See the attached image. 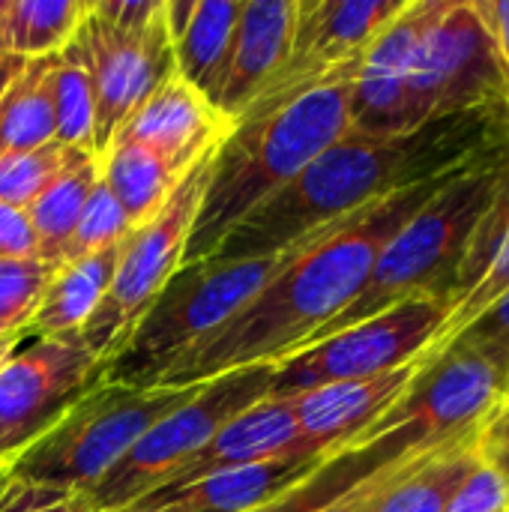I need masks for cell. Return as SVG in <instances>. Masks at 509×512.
<instances>
[{
	"label": "cell",
	"mask_w": 509,
	"mask_h": 512,
	"mask_svg": "<svg viewBox=\"0 0 509 512\" xmlns=\"http://www.w3.org/2000/svg\"><path fill=\"white\" fill-rule=\"evenodd\" d=\"M288 252L246 261L204 258L183 264L132 330L102 381L156 387L177 363L207 345L282 270Z\"/></svg>",
	"instance_id": "4"
},
{
	"label": "cell",
	"mask_w": 509,
	"mask_h": 512,
	"mask_svg": "<svg viewBox=\"0 0 509 512\" xmlns=\"http://www.w3.org/2000/svg\"><path fill=\"white\" fill-rule=\"evenodd\" d=\"M276 366H246L225 372L195 387V393L147 429V435L126 453V459L87 492L96 512L123 510L168 480L237 414L267 399Z\"/></svg>",
	"instance_id": "7"
},
{
	"label": "cell",
	"mask_w": 509,
	"mask_h": 512,
	"mask_svg": "<svg viewBox=\"0 0 509 512\" xmlns=\"http://www.w3.org/2000/svg\"><path fill=\"white\" fill-rule=\"evenodd\" d=\"M99 171L132 228L150 222L183 177L156 150L123 138H117L99 159Z\"/></svg>",
	"instance_id": "22"
},
{
	"label": "cell",
	"mask_w": 509,
	"mask_h": 512,
	"mask_svg": "<svg viewBox=\"0 0 509 512\" xmlns=\"http://www.w3.org/2000/svg\"><path fill=\"white\" fill-rule=\"evenodd\" d=\"M504 150H509V105L450 114L390 138L348 129L300 177L234 225L210 258L282 255L384 195L456 174Z\"/></svg>",
	"instance_id": "1"
},
{
	"label": "cell",
	"mask_w": 509,
	"mask_h": 512,
	"mask_svg": "<svg viewBox=\"0 0 509 512\" xmlns=\"http://www.w3.org/2000/svg\"><path fill=\"white\" fill-rule=\"evenodd\" d=\"M54 141V54L27 60L0 99V156Z\"/></svg>",
	"instance_id": "26"
},
{
	"label": "cell",
	"mask_w": 509,
	"mask_h": 512,
	"mask_svg": "<svg viewBox=\"0 0 509 512\" xmlns=\"http://www.w3.org/2000/svg\"><path fill=\"white\" fill-rule=\"evenodd\" d=\"M240 9V0H198L186 27L174 36V72L186 84H192L210 105Z\"/></svg>",
	"instance_id": "25"
},
{
	"label": "cell",
	"mask_w": 509,
	"mask_h": 512,
	"mask_svg": "<svg viewBox=\"0 0 509 512\" xmlns=\"http://www.w3.org/2000/svg\"><path fill=\"white\" fill-rule=\"evenodd\" d=\"M195 387H123L99 381L42 438L9 462L6 477L54 492L87 495L126 459L147 429L180 408Z\"/></svg>",
	"instance_id": "5"
},
{
	"label": "cell",
	"mask_w": 509,
	"mask_h": 512,
	"mask_svg": "<svg viewBox=\"0 0 509 512\" xmlns=\"http://www.w3.org/2000/svg\"><path fill=\"white\" fill-rule=\"evenodd\" d=\"M54 141L93 153V93L78 30L54 54Z\"/></svg>",
	"instance_id": "28"
},
{
	"label": "cell",
	"mask_w": 509,
	"mask_h": 512,
	"mask_svg": "<svg viewBox=\"0 0 509 512\" xmlns=\"http://www.w3.org/2000/svg\"><path fill=\"white\" fill-rule=\"evenodd\" d=\"M509 510V480L486 459L462 480L450 498L447 512H504Z\"/></svg>",
	"instance_id": "34"
},
{
	"label": "cell",
	"mask_w": 509,
	"mask_h": 512,
	"mask_svg": "<svg viewBox=\"0 0 509 512\" xmlns=\"http://www.w3.org/2000/svg\"><path fill=\"white\" fill-rule=\"evenodd\" d=\"M24 57H15V54H0V99L3 93L9 90V84L18 78V72L24 69Z\"/></svg>",
	"instance_id": "41"
},
{
	"label": "cell",
	"mask_w": 509,
	"mask_h": 512,
	"mask_svg": "<svg viewBox=\"0 0 509 512\" xmlns=\"http://www.w3.org/2000/svg\"><path fill=\"white\" fill-rule=\"evenodd\" d=\"M129 231H132V222L126 219V213L120 210V204L114 201V195L102 183V171H99V183L93 186V192H90V198L78 216V225L66 243L63 264L87 258L93 252H102L111 246H120L129 237Z\"/></svg>",
	"instance_id": "32"
},
{
	"label": "cell",
	"mask_w": 509,
	"mask_h": 512,
	"mask_svg": "<svg viewBox=\"0 0 509 512\" xmlns=\"http://www.w3.org/2000/svg\"><path fill=\"white\" fill-rule=\"evenodd\" d=\"M102 381L81 336L33 339L0 366V450L12 462Z\"/></svg>",
	"instance_id": "13"
},
{
	"label": "cell",
	"mask_w": 509,
	"mask_h": 512,
	"mask_svg": "<svg viewBox=\"0 0 509 512\" xmlns=\"http://www.w3.org/2000/svg\"><path fill=\"white\" fill-rule=\"evenodd\" d=\"M54 270L57 267L42 258L0 261V336L27 330Z\"/></svg>",
	"instance_id": "31"
},
{
	"label": "cell",
	"mask_w": 509,
	"mask_h": 512,
	"mask_svg": "<svg viewBox=\"0 0 509 512\" xmlns=\"http://www.w3.org/2000/svg\"><path fill=\"white\" fill-rule=\"evenodd\" d=\"M480 456H483V459H486L492 468H498V471H501V474H504V477L509 480V450H498V453H480Z\"/></svg>",
	"instance_id": "44"
},
{
	"label": "cell",
	"mask_w": 509,
	"mask_h": 512,
	"mask_svg": "<svg viewBox=\"0 0 509 512\" xmlns=\"http://www.w3.org/2000/svg\"><path fill=\"white\" fill-rule=\"evenodd\" d=\"M300 18V0H243L213 108L237 123L261 87L285 63Z\"/></svg>",
	"instance_id": "15"
},
{
	"label": "cell",
	"mask_w": 509,
	"mask_h": 512,
	"mask_svg": "<svg viewBox=\"0 0 509 512\" xmlns=\"http://www.w3.org/2000/svg\"><path fill=\"white\" fill-rule=\"evenodd\" d=\"M450 306L444 300H405L327 339H318L276 366L270 396H300L342 381H366L396 372L426 354Z\"/></svg>",
	"instance_id": "9"
},
{
	"label": "cell",
	"mask_w": 509,
	"mask_h": 512,
	"mask_svg": "<svg viewBox=\"0 0 509 512\" xmlns=\"http://www.w3.org/2000/svg\"><path fill=\"white\" fill-rule=\"evenodd\" d=\"M27 339V330H18V333H6V336H0V366L21 348V342Z\"/></svg>",
	"instance_id": "42"
},
{
	"label": "cell",
	"mask_w": 509,
	"mask_h": 512,
	"mask_svg": "<svg viewBox=\"0 0 509 512\" xmlns=\"http://www.w3.org/2000/svg\"><path fill=\"white\" fill-rule=\"evenodd\" d=\"M231 132V120L222 117L192 84L171 72L120 126L114 135L123 141H138L156 150L174 171L186 174L192 162L219 144ZM111 141V144H114Z\"/></svg>",
	"instance_id": "17"
},
{
	"label": "cell",
	"mask_w": 509,
	"mask_h": 512,
	"mask_svg": "<svg viewBox=\"0 0 509 512\" xmlns=\"http://www.w3.org/2000/svg\"><path fill=\"white\" fill-rule=\"evenodd\" d=\"M420 360L366 381L324 384L294 396L300 447L306 456H333L351 447L417 378Z\"/></svg>",
	"instance_id": "16"
},
{
	"label": "cell",
	"mask_w": 509,
	"mask_h": 512,
	"mask_svg": "<svg viewBox=\"0 0 509 512\" xmlns=\"http://www.w3.org/2000/svg\"><path fill=\"white\" fill-rule=\"evenodd\" d=\"M489 105H509L507 81L489 33L471 3L441 0L411 63L405 132Z\"/></svg>",
	"instance_id": "8"
},
{
	"label": "cell",
	"mask_w": 509,
	"mask_h": 512,
	"mask_svg": "<svg viewBox=\"0 0 509 512\" xmlns=\"http://www.w3.org/2000/svg\"><path fill=\"white\" fill-rule=\"evenodd\" d=\"M84 0H0V54L39 60L57 54L84 21Z\"/></svg>",
	"instance_id": "27"
},
{
	"label": "cell",
	"mask_w": 509,
	"mask_h": 512,
	"mask_svg": "<svg viewBox=\"0 0 509 512\" xmlns=\"http://www.w3.org/2000/svg\"><path fill=\"white\" fill-rule=\"evenodd\" d=\"M69 147L57 141L27 150V153H6L0 156V204L27 210L60 174L66 165Z\"/></svg>",
	"instance_id": "30"
},
{
	"label": "cell",
	"mask_w": 509,
	"mask_h": 512,
	"mask_svg": "<svg viewBox=\"0 0 509 512\" xmlns=\"http://www.w3.org/2000/svg\"><path fill=\"white\" fill-rule=\"evenodd\" d=\"M408 456L393 438H378L369 444L345 447L333 456H327L306 480L273 498L270 504L258 507L255 512H321L327 510L336 498H342L348 489L363 483L378 468Z\"/></svg>",
	"instance_id": "24"
},
{
	"label": "cell",
	"mask_w": 509,
	"mask_h": 512,
	"mask_svg": "<svg viewBox=\"0 0 509 512\" xmlns=\"http://www.w3.org/2000/svg\"><path fill=\"white\" fill-rule=\"evenodd\" d=\"M111 512H192L180 504H129L123 510H111Z\"/></svg>",
	"instance_id": "43"
},
{
	"label": "cell",
	"mask_w": 509,
	"mask_h": 512,
	"mask_svg": "<svg viewBox=\"0 0 509 512\" xmlns=\"http://www.w3.org/2000/svg\"><path fill=\"white\" fill-rule=\"evenodd\" d=\"M468 3L489 33V42L495 48L509 90V0H468Z\"/></svg>",
	"instance_id": "39"
},
{
	"label": "cell",
	"mask_w": 509,
	"mask_h": 512,
	"mask_svg": "<svg viewBox=\"0 0 509 512\" xmlns=\"http://www.w3.org/2000/svg\"><path fill=\"white\" fill-rule=\"evenodd\" d=\"M504 512H509V510H504Z\"/></svg>",
	"instance_id": "48"
},
{
	"label": "cell",
	"mask_w": 509,
	"mask_h": 512,
	"mask_svg": "<svg viewBox=\"0 0 509 512\" xmlns=\"http://www.w3.org/2000/svg\"><path fill=\"white\" fill-rule=\"evenodd\" d=\"M480 432L417 453L381 498L378 512H447L462 480L480 465Z\"/></svg>",
	"instance_id": "21"
},
{
	"label": "cell",
	"mask_w": 509,
	"mask_h": 512,
	"mask_svg": "<svg viewBox=\"0 0 509 512\" xmlns=\"http://www.w3.org/2000/svg\"><path fill=\"white\" fill-rule=\"evenodd\" d=\"M0 512H96L87 495L54 492L30 483L9 480L3 471L0 480Z\"/></svg>",
	"instance_id": "35"
},
{
	"label": "cell",
	"mask_w": 509,
	"mask_h": 512,
	"mask_svg": "<svg viewBox=\"0 0 509 512\" xmlns=\"http://www.w3.org/2000/svg\"><path fill=\"white\" fill-rule=\"evenodd\" d=\"M78 39L93 93V153L102 159L129 114L174 72L165 3L144 33H126L87 9Z\"/></svg>",
	"instance_id": "12"
},
{
	"label": "cell",
	"mask_w": 509,
	"mask_h": 512,
	"mask_svg": "<svg viewBox=\"0 0 509 512\" xmlns=\"http://www.w3.org/2000/svg\"><path fill=\"white\" fill-rule=\"evenodd\" d=\"M450 348H468L486 357L504 375L509 372V291L489 306L468 330H462Z\"/></svg>",
	"instance_id": "33"
},
{
	"label": "cell",
	"mask_w": 509,
	"mask_h": 512,
	"mask_svg": "<svg viewBox=\"0 0 509 512\" xmlns=\"http://www.w3.org/2000/svg\"><path fill=\"white\" fill-rule=\"evenodd\" d=\"M162 3L165 0H99L90 3V9L126 33H144L147 24L162 12Z\"/></svg>",
	"instance_id": "38"
},
{
	"label": "cell",
	"mask_w": 509,
	"mask_h": 512,
	"mask_svg": "<svg viewBox=\"0 0 509 512\" xmlns=\"http://www.w3.org/2000/svg\"><path fill=\"white\" fill-rule=\"evenodd\" d=\"M0 480H3V471H0Z\"/></svg>",
	"instance_id": "47"
},
{
	"label": "cell",
	"mask_w": 509,
	"mask_h": 512,
	"mask_svg": "<svg viewBox=\"0 0 509 512\" xmlns=\"http://www.w3.org/2000/svg\"><path fill=\"white\" fill-rule=\"evenodd\" d=\"M9 468V462H6V456H3V450H0V471H6Z\"/></svg>",
	"instance_id": "45"
},
{
	"label": "cell",
	"mask_w": 509,
	"mask_h": 512,
	"mask_svg": "<svg viewBox=\"0 0 509 512\" xmlns=\"http://www.w3.org/2000/svg\"><path fill=\"white\" fill-rule=\"evenodd\" d=\"M39 258V243L24 210L0 204V261Z\"/></svg>",
	"instance_id": "37"
},
{
	"label": "cell",
	"mask_w": 509,
	"mask_h": 512,
	"mask_svg": "<svg viewBox=\"0 0 509 512\" xmlns=\"http://www.w3.org/2000/svg\"><path fill=\"white\" fill-rule=\"evenodd\" d=\"M96 183H99V159L87 150H69L66 165L51 180V186L24 210L39 243V258L45 264L54 267L63 264L66 243Z\"/></svg>",
	"instance_id": "23"
},
{
	"label": "cell",
	"mask_w": 509,
	"mask_h": 512,
	"mask_svg": "<svg viewBox=\"0 0 509 512\" xmlns=\"http://www.w3.org/2000/svg\"><path fill=\"white\" fill-rule=\"evenodd\" d=\"M456 174L384 195L291 246L282 270L255 300L207 345L177 363L156 387H195L234 369L279 366L285 357L306 348L321 327L357 300L396 231Z\"/></svg>",
	"instance_id": "2"
},
{
	"label": "cell",
	"mask_w": 509,
	"mask_h": 512,
	"mask_svg": "<svg viewBox=\"0 0 509 512\" xmlns=\"http://www.w3.org/2000/svg\"><path fill=\"white\" fill-rule=\"evenodd\" d=\"M504 390L507 375L486 357L468 348H447L432 363H420L408 390L354 444L393 438L408 453L444 447L483 429L501 405Z\"/></svg>",
	"instance_id": "10"
},
{
	"label": "cell",
	"mask_w": 509,
	"mask_h": 512,
	"mask_svg": "<svg viewBox=\"0 0 509 512\" xmlns=\"http://www.w3.org/2000/svg\"><path fill=\"white\" fill-rule=\"evenodd\" d=\"M357 66L360 60L294 102L231 126L216 150L183 264L210 258L234 225L282 192L351 129V87Z\"/></svg>",
	"instance_id": "3"
},
{
	"label": "cell",
	"mask_w": 509,
	"mask_h": 512,
	"mask_svg": "<svg viewBox=\"0 0 509 512\" xmlns=\"http://www.w3.org/2000/svg\"><path fill=\"white\" fill-rule=\"evenodd\" d=\"M306 456L300 447L294 396H267L228 420L162 489H177L252 462Z\"/></svg>",
	"instance_id": "18"
},
{
	"label": "cell",
	"mask_w": 509,
	"mask_h": 512,
	"mask_svg": "<svg viewBox=\"0 0 509 512\" xmlns=\"http://www.w3.org/2000/svg\"><path fill=\"white\" fill-rule=\"evenodd\" d=\"M423 453H426V450H423ZM414 456H417V453H408V456H402V459H396V462L378 468L375 474H369L363 483H357L354 489H348L342 498H336L327 510L321 512H378L381 498L387 495V489L393 486V480L402 474V468H405Z\"/></svg>",
	"instance_id": "36"
},
{
	"label": "cell",
	"mask_w": 509,
	"mask_h": 512,
	"mask_svg": "<svg viewBox=\"0 0 509 512\" xmlns=\"http://www.w3.org/2000/svg\"><path fill=\"white\" fill-rule=\"evenodd\" d=\"M117 255H120V246H111L87 258L60 264L48 288L42 291V300L27 324V336L33 339L78 336L111 288Z\"/></svg>",
	"instance_id": "20"
},
{
	"label": "cell",
	"mask_w": 509,
	"mask_h": 512,
	"mask_svg": "<svg viewBox=\"0 0 509 512\" xmlns=\"http://www.w3.org/2000/svg\"><path fill=\"white\" fill-rule=\"evenodd\" d=\"M219 144L204 150L180 177L162 210L150 222L132 228L129 237L120 243L111 288L102 297L99 309L84 324V330L78 333L87 351L99 360L102 375L108 363L123 351L144 312L153 306V300L162 294L171 276L183 267L192 222L198 216Z\"/></svg>",
	"instance_id": "6"
},
{
	"label": "cell",
	"mask_w": 509,
	"mask_h": 512,
	"mask_svg": "<svg viewBox=\"0 0 509 512\" xmlns=\"http://www.w3.org/2000/svg\"><path fill=\"white\" fill-rule=\"evenodd\" d=\"M504 396H509V372H507V390H504Z\"/></svg>",
	"instance_id": "46"
},
{
	"label": "cell",
	"mask_w": 509,
	"mask_h": 512,
	"mask_svg": "<svg viewBox=\"0 0 509 512\" xmlns=\"http://www.w3.org/2000/svg\"><path fill=\"white\" fill-rule=\"evenodd\" d=\"M509 291V216H507V225H504V231H501V237H498V243H495V249H492V258H489V264L483 267V273L474 279V285L450 306V312H447V318H444V324H441V330H438V336H435V342L426 348V354L420 357V363H432L435 357H441L450 345H453V339L462 333V330H468L489 306H495L504 294Z\"/></svg>",
	"instance_id": "29"
},
{
	"label": "cell",
	"mask_w": 509,
	"mask_h": 512,
	"mask_svg": "<svg viewBox=\"0 0 509 512\" xmlns=\"http://www.w3.org/2000/svg\"><path fill=\"white\" fill-rule=\"evenodd\" d=\"M438 3L441 0H408L363 51L351 87V129L378 138L405 132L411 63Z\"/></svg>",
	"instance_id": "14"
},
{
	"label": "cell",
	"mask_w": 509,
	"mask_h": 512,
	"mask_svg": "<svg viewBox=\"0 0 509 512\" xmlns=\"http://www.w3.org/2000/svg\"><path fill=\"white\" fill-rule=\"evenodd\" d=\"M405 3L408 0H300V18L285 63L237 123L264 117L357 63Z\"/></svg>",
	"instance_id": "11"
},
{
	"label": "cell",
	"mask_w": 509,
	"mask_h": 512,
	"mask_svg": "<svg viewBox=\"0 0 509 512\" xmlns=\"http://www.w3.org/2000/svg\"><path fill=\"white\" fill-rule=\"evenodd\" d=\"M327 456H282L267 462L219 471L189 486L156 489L135 504H180L192 512H255L300 480H306Z\"/></svg>",
	"instance_id": "19"
},
{
	"label": "cell",
	"mask_w": 509,
	"mask_h": 512,
	"mask_svg": "<svg viewBox=\"0 0 509 512\" xmlns=\"http://www.w3.org/2000/svg\"><path fill=\"white\" fill-rule=\"evenodd\" d=\"M498 450H509V396L501 399V405L495 408V414L486 420L480 432V453H498Z\"/></svg>",
	"instance_id": "40"
}]
</instances>
